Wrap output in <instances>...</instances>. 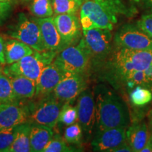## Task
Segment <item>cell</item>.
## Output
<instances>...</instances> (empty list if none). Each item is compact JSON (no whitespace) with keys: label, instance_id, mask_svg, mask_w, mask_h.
Wrapping results in <instances>:
<instances>
[{"label":"cell","instance_id":"cell-1","mask_svg":"<svg viewBox=\"0 0 152 152\" xmlns=\"http://www.w3.org/2000/svg\"><path fill=\"white\" fill-rule=\"evenodd\" d=\"M98 77L116 90L128 93L137 86L152 92V50H132L115 47L103 61L91 66Z\"/></svg>","mask_w":152,"mask_h":152},{"label":"cell","instance_id":"cell-2","mask_svg":"<svg viewBox=\"0 0 152 152\" xmlns=\"http://www.w3.org/2000/svg\"><path fill=\"white\" fill-rule=\"evenodd\" d=\"M94 100L95 131L108 128L127 129L130 126V115L128 107L118 94L110 89L100 86L98 87Z\"/></svg>","mask_w":152,"mask_h":152},{"label":"cell","instance_id":"cell-3","mask_svg":"<svg viewBox=\"0 0 152 152\" xmlns=\"http://www.w3.org/2000/svg\"><path fill=\"white\" fill-rule=\"evenodd\" d=\"M119 14H130L121 0H84L80 11L82 29L102 28L112 30Z\"/></svg>","mask_w":152,"mask_h":152},{"label":"cell","instance_id":"cell-4","mask_svg":"<svg viewBox=\"0 0 152 152\" xmlns=\"http://www.w3.org/2000/svg\"><path fill=\"white\" fill-rule=\"evenodd\" d=\"M53 62L65 75H85L91 66V58L83 41L68 46L56 54Z\"/></svg>","mask_w":152,"mask_h":152},{"label":"cell","instance_id":"cell-5","mask_svg":"<svg viewBox=\"0 0 152 152\" xmlns=\"http://www.w3.org/2000/svg\"><path fill=\"white\" fill-rule=\"evenodd\" d=\"M56 54V52L49 50L35 51L33 54L5 66L4 73L24 76L37 83L43 68L54 61Z\"/></svg>","mask_w":152,"mask_h":152},{"label":"cell","instance_id":"cell-6","mask_svg":"<svg viewBox=\"0 0 152 152\" xmlns=\"http://www.w3.org/2000/svg\"><path fill=\"white\" fill-rule=\"evenodd\" d=\"M81 40L91 58V66L103 61L113 51L111 30L102 28L83 30Z\"/></svg>","mask_w":152,"mask_h":152},{"label":"cell","instance_id":"cell-7","mask_svg":"<svg viewBox=\"0 0 152 152\" xmlns=\"http://www.w3.org/2000/svg\"><path fill=\"white\" fill-rule=\"evenodd\" d=\"M63 103L64 102L57 99L53 92L42 97L37 104L28 108V121L53 129L58 123Z\"/></svg>","mask_w":152,"mask_h":152},{"label":"cell","instance_id":"cell-8","mask_svg":"<svg viewBox=\"0 0 152 152\" xmlns=\"http://www.w3.org/2000/svg\"><path fill=\"white\" fill-rule=\"evenodd\" d=\"M115 47L132 50H152V37L137 24L123 25L115 34Z\"/></svg>","mask_w":152,"mask_h":152},{"label":"cell","instance_id":"cell-9","mask_svg":"<svg viewBox=\"0 0 152 152\" xmlns=\"http://www.w3.org/2000/svg\"><path fill=\"white\" fill-rule=\"evenodd\" d=\"M11 37L26 43L37 52L46 50L40 29L33 18H28L23 13L19 14L15 26L9 31Z\"/></svg>","mask_w":152,"mask_h":152},{"label":"cell","instance_id":"cell-10","mask_svg":"<svg viewBox=\"0 0 152 152\" xmlns=\"http://www.w3.org/2000/svg\"><path fill=\"white\" fill-rule=\"evenodd\" d=\"M77 121L87 140L94 136L96 128L95 100L93 92L86 89L78 96L77 104Z\"/></svg>","mask_w":152,"mask_h":152},{"label":"cell","instance_id":"cell-11","mask_svg":"<svg viewBox=\"0 0 152 152\" xmlns=\"http://www.w3.org/2000/svg\"><path fill=\"white\" fill-rule=\"evenodd\" d=\"M87 83L85 75L72 74L64 75L55 87L54 94L63 102H72L87 89Z\"/></svg>","mask_w":152,"mask_h":152},{"label":"cell","instance_id":"cell-12","mask_svg":"<svg viewBox=\"0 0 152 152\" xmlns=\"http://www.w3.org/2000/svg\"><path fill=\"white\" fill-rule=\"evenodd\" d=\"M125 128H108L95 131L91 142L92 150L99 152H111L126 142Z\"/></svg>","mask_w":152,"mask_h":152},{"label":"cell","instance_id":"cell-13","mask_svg":"<svg viewBox=\"0 0 152 152\" xmlns=\"http://www.w3.org/2000/svg\"><path fill=\"white\" fill-rule=\"evenodd\" d=\"M40 29L42 38L46 50L53 51L58 54L68 45L62 39L57 30L54 16L47 18H33Z\"/></svg>","mask_w":152,"mask_h":152},{"label":"cell","instance_id":"cell-14","mask_svg":"<svg viewBox=\"0 0 152 152\" xmlns=\"http://www.w3.org/2000/svg\"><path fill=\"white\" fill-rule=\"evenodd\" d=\"M54 20L60 35L68 46L79 42L81 39V24L75 14H57L54 16Z\"/></svg>","mask_w":152,"mask_h":152},{"label":"cell","instance_id":"cell-15","mask_svg":"<svg viewBox=\"0 0 152 152\" xmlns=\"http://www.w3.org/2000/svg\"><path fill=\"white\" fill-rule=\"evenodd\" d=\"M28 108L18 103L0 104V131L28 122Z\"/></svg>","mask_w":152,"mask_h":152},{"label":"cell","instance_id":"cell-16","mask_svg":"<svg viewBox=\"0 0 152 152\" xmlns=\"http://www.w3.org/2000/svg\"><path fill=\"white\" fill-rule=\"evenodd\" d=\"M64 75L53 61L47 65L43 68L36 83L35 96L42 98L52 94Z\"/></svg>","mask_w":152,"mask_h":152},{"label":"cell","instance_id":"cell-17","mask_svg":"<svg viewBox=\"0 0 152 152\" xmlns=\"http://www.w3.org/2000/svg\"><path fill=\"white\" fill-rule=\"evenodd\" d=\"M149 138L148 127L144 122L134 123L126 131V141L134 152L141 151Z\"/></svg>","mask_w":152,"mask_h":152},{"label":"cell","instance_id":"cell-18","mask_svg":"<svg viewBox=\"0 0 152 152\" xmlns=\"http://www.w3.org/2000/svg\"><path fill=\"white\" fill-rule=\"evenodd\" d=\"M54 136L52 128L45 125L31 123L30 132V142L31 151L42 152Z\"/></svg>","mask_w":152,"mask_h":152},{"label":"cell","instance_id":"cell-19","mask_svg":"<svg viewBox=\"0 0 152 152\" xmlns=\"http://www.w3.org/2000/svg\"><path fill=\"white\" fill-rule=\"evenodd\" d=\"M35 50L31 47L18 39L12 38L5 41L4 54L7 65L14 64L23 57L33 54Z\"/></svg>","mask_w":152,"mask_h":152},{"label":"cell","instance_id":"cell-20","mask_svg":"<svg viewBox=\"0 0 152 152\" xmlns=\"http://www.w3.org/2000/svg\"><path fill=\"white\" fill-rule=\"evenodd\" d=\"M10 80L18 100L33 98L35 96L36 83L22 75L6 74Z\"/></svg>","mask_w":152,"mask_h":152},{"label":"cell","instance_id":"cell-21","mask_svg":"<svg viewBox=\"0 0 152 152\" xmlns=\"http://www.w3.org/2000/svg\"><path fill=\"white\" fill-rule=\"evenodd\" d=\"M31 123L26 122L16 126L14 140L7 152H30V132Z\"/></svg>","mask_w":152,"mask_h":152},{"label":"cell","instance_id":"cell-22","mask_svg":"<svg viewBox=\"0 0 152 152\" xmlns=\"http://www.w3.org/2000/svg\"><path fill=\"white\" fill-rule=\"evenodd\" d=\"M84 0H52L55 14H76Z\"/></svg>","mask_w":152,"mask_h":152},{"label":"cell","instance_id":"cell-23","mask_svg":"<svg viewBox=\"0 0 152 152\" xmlns=\"http://www.w3.org/2000/svg\"><path fill=\"white\" fill-rule=\"evenodd\" d=\"M10 80L6 74L0 75V104L18 103Z\"/></svg>","mask_w":152,"mask_h":152},{"label":"cell","instance_id":"cell-24","mask_svg":"<svg viewBox=\"0 0 152 152\" xmlns=\"http://www.w3.org/2000/svg\"><path fill=\"white\" fill-rule=\"evenodd\" d=\"M30 11L36 18H47L54 14L52 0H30Z\"/></svg>","mask_w":152,"mask_h":152},{"label":"cell","instance_id":"cell-25","mask_svg":"<svg viewBox=\"0 0 152 152\" xmlns=\"http://www.w3.org/2000/svg\"><path fill=\"white\" fill-rule=\"evenodd\" d=\"M131 102L136 106H143L152 102V92L145 87L137 86L129 92Z\"/></svg>","mask_w":152,"mask_h":152},{"label":"cell","instance_id":"cell-26","mask_svg":"<svg viewBox=\"0 0 152 152\" xmlns=\"http://www.w3.org/2000/svg\"><path fill=\"white\" fill-rule=\"evenodd\" d=\"M71 102H65L61 109L58 123L68 126L77 121V106L71 105Z\"/></svg>","mask_w":152,"mask_h":152},{"label":"cell","instance_id":"cell-27","mask_svg":"<svg viewBox=\"0 0 152 152\" xmlns=\"http://www.w3.org/2000/svg\"><path fill=\"white\" fill-rule=\"evenodd\" d=\"M67 142L58 134L53 136L47 145L43 149L42 152H69L77 151V150L67 145Z\"/></svg>","mask_w":152,"mask_h":152},{"label":"cell","instance_id":"cell-28","mask_svg":"<svg viewBox=\"0 0 152 152\" xmlns=\"http://www.w3.org/2000/svg\"><path fill=\"white\" fill-rule=\"evenodd\" d=\"M83 130L79 123L68 125L64 132V140L69 144H79L83 139Z\"/></svg>","mask_w":152,"mask_h":152},{"label":"cell","instance_id":"cell-29","mask_svg":"<svg viewBox=\"0 0 152 152\" xmlns=\"http://www.w3.org/2000/svg\"><path fill=\"white\" fill-rule=\"evenodd\" d=\"M16 126L0 131V152H7L14 141Z\"/></svg>","mask_w":152,"mask_h":152},{"label":"cell","instance_id":"cell-30","mask_svg":"<svg viewBox=\"0 0 152 152\" xmlns=\"http://www.w3.org/2000/svg\"><path fill=\"white\" fill-rule=\"evenodd\" d=\"M137 25L139 28L152 37V12L143 15L137 22Z\"/></svg>","mask_w":152,"mask_h":152},{"label":"cell","instance_id":"cell-31","mask_svg":"<svg viewBox=\"0 0 152 152\" xmlns=\"http://www.w3.org/2000/svg\"><path fill=\"white\" fill-rule=\"evenodd\" d=\"M11 11V4L0 1V25L8 18Z\"/></svg>","mask_w":152,"mask_h":152},{"label":"cell","instance_id":"cell-32","mask_svg":"<svg viewBox=\"0 0 152 152\" xmlns=\"http://www.w3.org/2000/svg\"><path fill=\"white\" fill-rule=\"evenodd\" d=\"M5 41L3 37L0 35V64L2 65H6V59L4 54Z\"/></svg>","mask_w":152,"mask_h":152},{"label":"cell","instance_id":"cell-33","mask_svg":"<svg viewBox=\"0 0 152 152\" xmlns=\"http://www.w3.org/2000/svg\"><path fill=\"white\" fill-rule=\"evenodd\" d=\"M111 152H132V150L126 141L115 147V149L112 150Z\"/></svg>","mask_w":152,"mask_h":152},{"label":"cell","instance_id":"cell-34","mask_svg":"<svg viewBox=\"0 0 152 152\" xmlns=\"http://www.w3.org/2000/svg\"><path fill=\"white\" fill-rule=\"evenodd\" d=\"M145 8L152 11V0H140Z\"/></svg>","mask_w":152,"mask_h":152},{"label":"cell","instance_id":"cell-35","mask_svg":"<svg viewBox=\"0 0 152 152\" xmlns=\"http://www.w3.org/2000/svg\"><path fill=\"white\" fill-rule=\"evenodd\" d=\"M140 152H152V147L151 142H150V138L149 141H148L147 143L144 145V147L142 148Z\"/></svg>","mask_w":152,"mask_h":152},{"label":"cell","instance_id":"cell-36","mask_svg":"<svg viewBox=\"0 0 152 152\" xmlns=\"http://www.w3.org/2000/svg\"><path fill=\"white\" fill-rule=\"evenodd\" d=\"M149 125L151 126V128L152 130V111L150 112L149 114Z\"/></svg>","mask_w":152,"mask_h":152},{"label":"cell","instance_id":"cell-37","mask_svg":"<svg viewBox=\"0 0 152 152\" xmlns=\"http://www.w3.org/2000/svg\"><path fill=\"white\" fill-rule=\"evenodd\" d=\"M17 0H0V1H4V2H9L11 4L15 3Z\"/></svg>","mask_w":152,"mask_h":152},{"label":"cell","instance_id":"cell-38","mask_svg":"<svg viewBox=\"0 0 152 152\" xmlns=\"http://www.w3.org/2000/svg\"><path fill=\"white\" fill-rule=\"evenodd\" d=\"M2 64H0V75L4 73V68L2 67Z\"/></svg>","mask_w":152,"mask_h":152},{"label":"cell","instance_id":"cell-39","mask_svg":"<svg viewBox=\"0 0 152 152\" xmlns=\"http://www.w3.org/2000/svg\"><path fill=\"white\" fill-rule=\"evenodd\" d=\"M150 142H151V147H152V136L150 137Z\"/></svg>","mask_w":152,"mask_h":152},{"label":"cell","instance_id":"cell-40","mask_svg":"<svg viewBox=\"0 0 152 152\" xmlns=\"http://www.w3.org/2000/svg\"><path fill=\"white\" fill-rule=\"evenodd\" d=\"M23 1H30V0H23Z\"/></svg>","mask_w":152,"mask_h":152}]
</instances>
